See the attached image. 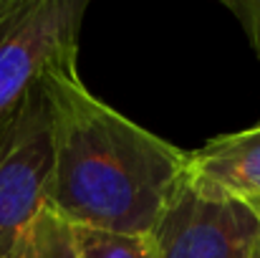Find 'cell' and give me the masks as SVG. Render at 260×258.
<instances>
[{
	"instance_id": "10",
	"label": "cell",
	"mask_w": 260,
	"mask_h": 258,
	"mask_svg": "<svg viewBox=\"0 0 260 258\" xmlns=\"http://www.w3.org/2000/svg\"><path fill=\"white\" fill-rule=\"evenodd\" d=\"M250 258H260V241H258V246H255V251H253V256Z\"/></svg>"
},
{
	"instance_id": "3",
	"label": "cell",
	"mask_w": 260,
	"mask_h": 258,
	"mask_svg": "<svg viewBox=\"0 0 260 258\" xmlns=\"http://www.w3.org/2000/svg\"><path fill=\"white\" fill-rule=\"evenodd\" d=\"M43 81L0 122V258H10L20 231L46 205L53 139Z\"/></svg>"
},
{
	"instance_id": "9",
	"label": "cell",
	"mask_w": 260,
	"mask_h": 258,
	"mask_svg": "<svg viewBox=\"0 0 260 258\" xmlns=\"http://www.w3.org/2000/svg\"><path fill=\"white\" fill-rule=\"evenodd\" d=\"M250 210H253V215H255V220H258V228H260V200H253V203H245Z\"/></svg>"
},
{
	"instance_id": "5",
	"label": "cell",
	"mask_w": 260,
	"mask_h": 258,
	"mask_svg": "<svg viewBox=\"0 0 260 258\" xmlns=\"http://www.w3.org/2000/svg\"><path fill=\"white\" fill-rule=\"evenodd\" d=\"M182 182L212 203L260 200V122L245 132L220 134L187 152Z\"/></svg>"
},
{
	"instance_id": "7",
	"label": "cell",
	"mask_w": 260,
	"mask_h": 258,
	"mask_svg": "<svg viewBox=\"0 0 260 258\" xmlns=\"http://www.w3.org/2000/svg\"><path fill=\"white\" fill-rule=\"evenodd\" d=\"M79 243L84 258H147V238L137 236H116L104 231L79 228Z\"/></svg>"
},
{
	"instance_id": "6",
	"label": "cell",
	"mask_w": 260,
	"mask_h": 258,
	"mask_svg": "<svg viewBox=\"0 0 260 258\" xmlns=\"http://www.w3.org/2000/svg\"><path fill=\"white\" fill-rule=\"evenodd\" d=\"M10 258H84L76 225L43 205L20 231Z\"/></svg>"
},
{
	"instance_id": "2",
	"label": "cell",
	"mask_w": 260,
	"mask_h": 258,
	"mask_svg": "<svg viewBox=\"0 0 260 258\" xmlns=\"http://www.w3.org/2000/svg\"><path fill=\"white\" fill-rule=\"evenodd\" d=\"M86 0H0V122L53 71L79 66Z\"/></svg>"
},
{
	"instance_id": "1",
	"label": "cell",
	"mask_w": 260,
	"mask_h": 258,
	"mask_svg": "<svg viewBox=\"0 0 260 258\" xmlns=\"http://www.w3.org/2000/svg\"><path fill=\"white\" fill-rule=\"evenodd\" d=\"M53 167L46 205L79 228L147 238L187 152L88 91L79 66L46 76Z\"/></svg>"
},
{
	"instance_id": "8",
	"label": "cell",
	"mask_w": 260,
	"mask_h": 258,
	"mask_svg": "<svg viewBox=\"0 0 260 258\" xmlns=\"http://www.w3.org/2000/svg\"><path fill=\"white\" fill-rule=\"evenodd\" d=\"M222 5L240 20L255 56L260 59V0H222Z\"/></svg>"
},
{
	"instance_id": "4",
	"label": "cell",
	"mask_w": 260,
	"mask_h": 258,
	"mask_svg": "<svg viewBox=\"0 0 260 258\" xmlns=\"http://www.w3.org/2000/svg\"><path fill=\"white\" fill-rule=\"evenodd\" d=\"M260 241L245 203L197 197L182 180L147 236V258H250Z\"/></svg>"
}]
</instances>
